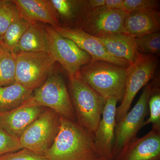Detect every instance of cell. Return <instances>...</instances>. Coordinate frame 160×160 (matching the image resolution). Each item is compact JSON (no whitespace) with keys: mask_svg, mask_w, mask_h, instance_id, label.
I'll return each instance as SVG.
<instances>
[{"mask_svg":"<svg viewBox=\"0 0 160 160\" xmlns=\"http://www.w3.org/2000/svg\"><path fill=\"white\" fill-rule=\"evenodd\" d=\"M118 100L115 98H107L102 118L94 133L95 143L99 157L112 159L116 127L117 104Z\"/></svg>","mask_w":160,"mask_h":160,"instance_id":"8fae6325","label":"cell"},{"mask_svg":"<svg viewBox=\"0 0 160 160\" xmlns=\"http://www.w3.org/2000/svg\"><path fill=\"white\" fill-rule=\"evenodd\" d=\"M33 92L17 83L0 87V113L17 109L31 97Z\"/></svg>","mask_w":160,"mask_h":160,"instance_id":"ffe728a7","label":"cell"},{"mask_svg":"<svg viewBox=\"0 0 160 160\" xmlns=\"http://www.w3.org/2000/svg\"><path fill=\"white\" fill-rule=\"evenodd\" d=\"M160 1L158 0H124L123 10L127 13L134 11L159 10Z\"/></svg>","mask_w":160,"mask_h":160,"instance_id":"484cf974","label":"cell"},{"mask_svg":"<svg viewBox=\"0 0 160 160\" xmlns=\"http://www.w3.org/2000/svg\"><path fill=\"white\" fill-rule=\"evenodd\" d=\"M124 0H106L105 6L112 9H122Z\"/></svg>","mask_w":160,"mask_h":160,"instance_id":"f1b7e54d","label":"cell"},{"mask_svg":"<svg viewBox=\"0 0 160 160\" xmlns=\"http://www.w3.org/2000/svg\"><path fill=\"white\" fill-rule=\"evenodd\" d=\"M21 18L13 0H0V38L13 22Z\"/></svg>","mask_w":160,"mask_h":160,"instance_id":"603a6c76","label":"cell"},{"mask_svg":"<svg viewBox=\"0 0 160 160\" xmlns=\"http://www.w3.org/2000/svg\"><path fill=\"white\" fill-rule=\"evenodd\" d=\"M46 109L42 106H27L0 113V126L11 135L19 139L28 126Z\"/></svg>","mask_w":160,"mask_h":160,"instance_id":"2e32d148","label":"cell"},{"mask_svg":"<svg viewBox=\"0 0 160 160\" xmlns=\"http://www.w3.org/2000/svg\"><path fill=\"white\" fill-rule=\"evenodd\" d=\"M21 52H43L49 54L46 26L40 23L29 25L18 45L17 53Z\"/></svg>","mask_w":160,"mask_h":160,"instance_id":"d6986e66","label":"cell"},{"mask_svg":"<svg viewBox=\"0 0 160 160\" xmlns=\"http://www.w3.org/2000/svg\"><path fill=\"white\" fill-rule=\"evenodd\" d=\"M96 38L110 54L126 60L129 65L135 62L141 54L138 51L135 38L127 33Z\"/></svg>","mask_w":160,"mask_h":160,"instance_id":"ac0fdd59","label":"cell"},{"mask_svg":"<svg viewBox=\"0 0 160 160\" xmlns=\"http://www.w3.org/2000/svg\"><path fill=\"white\" fill-rule=\"evenodd\" d=\"M89 2L92 10L104 7L106 5V0H89Z\"/></svg>","mask_w":160,"mask_h":160,"instance_id":"f546056e","label":"cell"},{"mask_svg":"<svg viewBox=\"0 0 160 160\" xmlns=\"http://www.w3.org/2000/svg\"><path fill=\"white\" fill-rule=\"evenodd\" d=\"M1 49V38H0V50Z\"/></svg>","mask_w":160,"mask_h":160,"instance_id":"1f68e13d","label":"cell"},{"mask_svg":"<svg viewBox=\"0 0 160 160\" xmlns=\"http://www.w3.org/2000/svg\"><path fill=\"white\" fill-rule=\"evenodd\" d=\"M51 1L63 28L82 29L92 11L89 0Z\"/></svg>","mask_w":160,"mask_h":160,"instance_id":"5bb4252c","label":"cell"},{"mask_svg":"<svg viewBox=\"0 0 160 160\" xmlns=\"http://www.w3.org/2000/svg\"><path fill=\"white\" fill-rule=\"evenodd\" d=\"M20 17L30 24L43 23L61 27L59 19L51 0H13Z\"/></svg>","mask_w":160,"mask_h":160,"instance_id":"9a60e30c","label":"cell"},{"mask_svg":"<svg viewBox=\"0 0 160 160\" xmlns=\"http://www.w3.org/2000/svg\"><path fill=\"white\" fill-rule=\"evenodd\" d=\"M69 90L78 124L94 134L102 118L106 99L87 84L80 73L69 79Z\"/></svg>","mask_w":160,"mask_h":160,"instance_id":"3957f363","label":"cell"},{"mask_svg":"<svg viewBox=\"0 0 160 160\" xmlns=\"http://www.w3.org/2000/svg\"><path fill=\"white\" fill-rule=\"evenodd\" d=\"M138 51L142 54H160V32H153L135 38Z\"/></svg>","mask_w":160,"mask_h":160,"instance_id":"cb8c5ba5","label":"cell"},{"mask_svg":"<svg viewBox=\"0 0 160 160\" xmlns=\"http://www.w3.org/2000/svg\"><path fill=\"white\" fill-rule=\"evenodd\" d=\"M156 84L152 82L146 85L134 107L117 124L112 151V160L127 144L136 138L140 129L143 127L144 120L148 112V101L158 87Z\"/></svg>","mask_w":160,"mask_h":160,"instance_id":"9c48e42d","label":"cell"},{"mask_svg":"<svg viewBox=\"0 0 160 160\" xmlns=\"http://www.w3.org/2000/svg\"><path fill=\"white\" fill-rule=\"evenodd\" d=\"M81 78L105 98L122 101L126 87L128 67L101 60H92L80 69Z\"/></svg>","mask_w":160,"mask_h":160,"instance_id":"7a4b0ae2","label":"cell"},{"mask_svg":"<svg viewBox=\"0 0 160 160\" xmlns=\"http://www.w3.org/2000/svg\"><path fill=\"white\" fill-rule=\"evenodd\" d=\"M38 106L52 109L61 117L74 121V109L62 76L53 70L39 88L35 89L32 96L19 107Z\"/></svg>","mask_w":160,"mask_h":160,"instance_id":"277c9868","label":"cell"},{"mask_svg":"<svg viewBox=\"0 0 160 160\" xmlns=\"http://www.w3.org/2000/svg\"><path fill=\"white\" fill-rule=\"evenodd\" d=\"M49 43V54L60 63L72 78L80 69L92 60L91 56L80 49L73 41L60 34L53 27L46 26Z\"/></svg>","mask_w":160,"mask_h":160,"instance_id":"ba28073f","label":"cell"},{"mask_svg":"<svg viewBox=\"0 0 160 160\" xmlns=\"http://www.w3.org/2000/svg\"><path fill=\"white\" fill-rule=\"evenodd\" d=\"M53 28L61 35L71 40L80 49L89 53L92 60L106 61L118 66L129 67V63L127 61L112 55L96 38L86 33L82 29L62 27Z\"/></svg>","mask_w":160,"mask_h":160,"instance_id":"7c38bea8","label":"cell"},{"mask_svg":"<svg viewBox=\"0 0 160 160\" xmlns=\"http://www.w3.org/2000/svg\"><path fill=\"white\" fill-rule=\"evenodd\" d=\"M56 62L46 52L17 53L15 83L34 91L45 82L54 70Z\"/></svg>","mask_w":160,"mask_h":160,"instance_id":"5b68a950","label":"cell"},{"mask_svg":"<svg viewBox=\"0 0 160 160\" xmlns=\"http://www.w3.org/2000/svg\"><path fill=\"white\" fill-rule=\"evenodd\" d=\"M61 116L46 109L27 128L20 138L22 148L45 155L54 142L59 130Z\"/></svg>","mask_w":160,"mask_h":160,"instance_id":"52a82bcc","label":"cell"},{"mask_svg":"<svg viewBox=\"0 0 160 160\" xmlns=\"http://www.w3.org/2000/svg\"><path fill=\"white\" fill-rule=\"evenodd\" d=\"M29 25L21 18L10 24L1 38V49L17 54L20 39Z\"/></svg>","mask_w":160,"mask_h":160,"instance_id":"44dd1931","label":"cell"},{"mask_svg":"<svg viewBox=\"0 0 160 160\" xmlns=\"http://www.w3.org/2000/svg\"><path fill=\"white\" fill-rule=\"evenodd\" d=\"M0 160H48L45 155L35 153L23 148L18 151L9 152L0 156Z\"/></svg>","mask_w":160,"mask_h":160,"instance_id":"83f0119b","label":"cell"},{"mask_svg":"<svg viewBox=\"0 0 160 160\" xmlns=\"http://www.w3.org/2000/svg\"><path fill=\"white\" fill-rule=\"evenodd\" d=\"M124 28L126 33L135 38L160 32V11L129 12L125 18Z\"/></svg>","mask_w":160,"mask_h":160,"instance_id":"e0dca14e","label":"cell"},{"mask_svg":"<svg viewBox=\"0 0 160 160\" xmlns=\"http://www.w3.org/2000/svg\"><path fill=\"white\" fill-rule=\"evenodd\" d=\"M149 109V118L145 121L143 126L152 124V128L160 130V91L157 87L152 92L148 101Z\"/></svg>","mask_w":160,"mask_h":160,"instance_id":"d4e9b609","label":"cell"},{"mask_svg":"<svg viewBox=\"0 0 160 160\" xmlns=\"http://www.w3.org/2000/svg\"><path fill=\"white\" fill-rule=\"evenodd\" d=\"M127 13L123 9H109L105 6L93 9L82 29L97 38L126 33L124 22Z\"/></svg>","mask_w":160,"mask_h":160,"instance_id":"30bf717a","label":"cell"},{"mask_svg":"<svg viewBox=\"0 0 160 160\" xmlns=\"http://www.w3.org/2000/svg\"><path fill=\"white\" fill-rule=\"evenodd\" d=\"M113 160H160V130L152 128L143 137L135 138Z\"/></svg>","mask_w":160,"mask_h":160,"instance_id":"4fadbf2b","label":"cell"},{"mask_svg":"<svg viewBox=\"0 0 160 160\" xmlns=\"http://www.w3.org/2000/svg\"><path fill=\"white\" fill-rule=\"evenodd\" d=\"M45 156L48 160H93L99 157L94 134L61 117L57 135Z\"/></svg>","mask_w":160,"mask_h":160,"instance_id":"6da1fadb","label":"cell"},{"mask_svg":"<svg viewBox=\"0 0 160 160\" xmlns=\"http://www.w3.org/2000/svg\"><path fill=\"white\" fill-rule=\"evenodd\" d=\"M93 160H110L109 159L103 157H98L96 158Z\"/></svg>","mask_w":160,"mask_h":160,"instance_id":"4dcf8cb0","label":"cell"},{"mask_svg":"<svg viewBox=\"0 0 160 160\" xmlns=\"http://www.w3.org/2000/svg\"><path fill=\"white\" fill-rule=\"evenodd\" d=\"M22 149L19 139L11 135L0 126V156Z\"/></svg>","mask_w":160,"mask_h":160,"instance_id":"4316f807","label":"cell"},{"mask_svg":"<svg viewBox=\"0 0 160 160\" xmlns=\"http://www.w3.org/2000/svg\"><path fill=\"white\" fill-rule=\"evenodd\" d=\"M158 56L141 54L135 62L128 67L125 93L122 102L117 108V124L129 111L138 92L154 77L158 66Z\"/></svg>","mask_w":160,"mask_h":160,"instance_id":"8992f818","label":"cell"},{"mask_svg":"<svg viewBox=\"0 0 160 160\" xmlns=\"http://www.w3.org/2000/svg\"><path fill=\"white\" fill-rule=\"evenodd\" d=\"M16 54L0 50V87L15 83Z\"/></svg>","mask_w":160,"mask_h":160,"instance_id":"7402d4cb","label":"cell"}]
</instances>
